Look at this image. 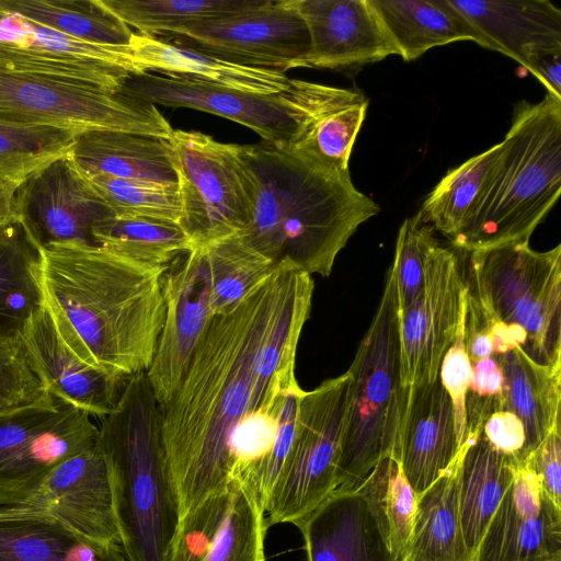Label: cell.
<instances>
[{"label": "cell", "mask_w": 561, "mask_h": 561, "mask_svg": "<svg viewBox=\"0 0 561 561\" xmlns=\"http://www.w3.org/2000/svg\"><path fill=\"white\" fill-rule=\"evenodd\" d=\"M0 561H128L119 543L91 540L55 516L0 507Z\"/></svg>", "instance_id": "obj_28"}, {"label": "cell", "mask_w": 561, "mask_h": 561, "mask_svg": "<svg viewBox=\"0 0 561 561\" xmlns=\"http://www.w3.org/2000/svg\"><path fill=\"white\" fill-rule=\"evenodd\" d=\"M525 465L537 478L542 491L561 507V431L557 425L531 453Z\"/></svg>", "instance_id": "obj_46"}, {"label": "cell", "mask_w": 561, "mask_h": 561, "mask_svg": "<svg viewBox=\"0 0 561 561\" xmlns=\"http://www.w3.org/2000/svg\"><path fill=\"white\" fill-rule=\"evenodd\" d=\"M267 528L255 496L232 481L180 518L168 561H265Z\"/></svg>", "instance_id": "obj_17"}, {"label": "cell", "mask_w": 561, "mask_h": 561, "mask_svg": "<svg viewBox=\"0 0 561 561\" xmlns=\"http://www.w3.org/2000/svg\"><path fill=\"white\" fill-rule=\"evenodd\" d=\"M494 356L504 376L501 410L522 421L528 459L552 428L561 425V367L537 364L520 348Z\"/></svg>", "instance_id": "obj_30"}, {"label": "cell", "mask_w": 561, "mask_h": 561, "mask_svg": "<svg viewBox=\"0 0 561 561\" xmlns=\"http://www.w3.org/2000/svg\"><path fill=\"white\" fill-rule=\"evenodd\" d=\"M210 272V312H222L248 295L279 265L238 234L205 247Z\"/></svg>", "instance_id": "obj_38"}, {"label": "cell", "mask_w": 561, "mask_h": 561, "mask_svg": "<svg viewBox=\"0 0 561 561\" xmlns=\"http://www.w3.org/2000/svg\"><path fill=\"white\" fill-rule=\"evenodd\" d=\"M462 447L451 400L439 377L402 388L393 457L417 497L454 467Z\"/></svg>", "instance_id": "obj_20"}, {"label": "cell", "mask_w": 561, "mask_h": 561, "mask_svg": "<svg viewBox=\"0 0 561 561\" xmlns=\"http://www.w3.org/2000/svg\"><path fill=\"white\" fill-rule=\"evenodd\" d=\"M19 184L0 179V231L18 224L15 194Z\"/></svg>", "instance_id": "obj_49"}, {"label": "cell", "mask_w": 561, "mask_h": 561, "mask_svg": "<svg viewBox=\"0 0 561 561\" xmlns=\"http://www.w3.org/2000/svg\"><path fill=\"white\" fill-rule=\"evenodd\" d=\"M119 545L128 561H168L180 522L165 466L160 407L146 373L128 377L114 409L101 417Z\"/></svg>", "instance_id": "obj_4"}, {"label": "cell", "mask_w": 561, "mask_h": 561, "mask_svg": "<svg viewBox=\"0 0 561 561\" xmlns=\"http://www.w3.org/2000/svg\"><path fill=\"white\" fill-rule=\"evenodd\" d=\"M463 279L484 317L493 355L520 348L537 364L561 367V244L470 252Z\"/></svg>", "instance_id": "obj_6"}, {"label": "cell", "mask_w": 561, "mask_h": 561, "mask_svg": "<svg viewBox=\"0 0 561 561\" xmlns=\"http://www.w3.org/2000/svg\"><path fill=\"white\" fill-rule=\"evenodd\" d=\"M348 369L352 400L335 491L357 488L381 459L393 457L396 449L402 387L398 305L390 268L379 306Z\"/></svg>", "instance_id": "obj_7"}, {"label": "cell", "mask_w": 561, "mask_h": 561, "mask_svg": "<svg viewBox=\"0 0 561 561\" xmlns=\"http://www.w3.org/2000/svg\"><path fill=\"white\" fill-rule=\"evenodd\" d=\"M353 375L304 390L295 434L265 508L267 527L296 525L336 490V468L347 428Z\"/></svg>", "instance_id": "obj_8"}, {"label": "cell", "mask_w": 561, "mask_h": 561, "mask_svg": "<svg viewBox=\"0 0 561 561\" xmlns=\"http://www.w3.org/2000/svg\"><path fill=\"white\" fill-rule=\"evenodd\" d=\"M70 156L87 176L108 175L178 185L174 152L169 139L107 129L77 133Z\"/></svg>", "instance_id": "obj_26"}, {"label": "cell", "mask_w": 561, "mask_h": 561, "mask_svg": "<svg viewBox=\"0 0 561 561\" xmlns=\"http://www.w3.org/2000/svg\"><path fill=\"white\" fill-rule=\"evenodd\" d=\"M18 506L46 512L91 540L119 543L108 469L98 442L56 466Z\"/></svg>", "instance_id": "obj_19"}, {"label": "cell", "mask_w": 561, "mask_h": 561, "mask_svg": "<svg viewBox=\"0 0 561 561\" xmlns=\"http://www.w3.org/2000/svg\"><path fill=\"white\" fill-rule=\"evenodd\" d=\"M463 322L465 306L455 340L445 353L439 367V380L451 400L456 431L461 446L466 444L468 437L466 400L471 376V365L463 341Z\"/></svg>", "instance_id": "obj_45"}, {"label": "cell", "mask_w": 561, "mask_h": 561, "mask_svg": "<svg viewBox=\"0 0 561 561\" xmlns=\"http://www.w3.org/2000/svg\"><path fill=\"white\" fill-rule=\"evenodd\" d=\"M403 561H470L459 522L456 462L417 497L412 537Z\"/></svg>", "instance_id": "obj_33"}, {"label": "cell", "mask_w": 561, "mask_h": 561, "mask_svg": "<svg viewBox=\"0 0 561 561\" xmlns=\"http://www.w3.org/2000/svg\"><path fill=\"white\" fill-rule=\"evenodd\" d=\"M0 12L100 45L128 47L134 34L100 0H0Z\"/></svg>", "instance_id": "obj_34"}, {"label": "cell", "mask_w": 561, "mask_h": 561, "mask_svg": "<svg viewBox=\"0 0 561 561\" xmlns=\"http://www.w3.org/2000/svg\"><path fill=\"white\" fill-rule=\"evenodd\" d=\"M128 27L164 36L191 25L221 20L262 7L267 0H100Z\"/></svg>", "instance_id": "obj_35"}, {"label": "cell", "mask_w": 561, "mask_h": 561, "mask_svg": "<svg viewBox=\"0 0 561 561\" xmlns=\"http://www.w3.org/2000/svg\"><path fill=\"white\" fill-rule=\"evenodd\" d=\"M181 202L179 224L194 248L234 236L250 222L253 196L234 144L173 129L169 138Z\"/></svg>", "instance_id": "obj_10"}, {"label": "cell", "mask_w": 561, "mask_h": 561, "mask_svg": "<svg viewBox=\"0 0 561 561\" xmlns=\"http://www.w3.org/2000/svg\"><path fill=\"white\" fill-rule=\"evenodd\" d=\"M561 192V100L520 101L480 197L450 241L466 252L529 242Z\"/></svg>", "instance_id": "obj_5"}, {"label": "cell", "mask_w": 561, "mask_h": 561, "mask_svg": "<svg viewBox=\"0 0 561 561\" xmlns=\"http://www.w3.org/2000/svg\"><path fill=\"white\" fill-rule=\"evenodd\" d=\"M482 435L515 466H523L526 462L525 428L522 421L512 412H493L483 423Z\"/></svg>", "instance_id": "obj_47"}, {"label": "cell", "mask_w": 561, "mask_h": 561, "mask_svg": "<svg viewBox=\"0 0 561 561\" xmlns=\"http://www.w3.org/2000/svg\"><path fill=\"white\" fill-rule=\"evenodd\" d=\"M0 65L48 78L118 91L133 71L104 61L70 57L0 41Z\"/></svg>", "instance_id": "obj_41"}, {"label": "cell", "mask_w": 561, "mask_h": 561, "mask_svg": "<svg viewBox=\"0 0 561 561\" xmlns=\"http://www.w3.org/2000/svg\"><path fill=\"white\" fill-rule=\"evenodd\" d=\"M310 38L304 68L353 69L398 55L368 0H294Z\"/></svg>", "instance_id": "obj_22"}, {"label": "cell", "mask_w": 561, "mask_h": 561, "mask_svg": "<svg viewBox=\"0 0 561 561\" xmlns=\"http://www.w3.org/2000/svg\"><path fill=\"white\" fill-rule=\"evenodd\" d=\"M500 150L496 144L449 170L423 202V219L450 241L469 219Z\"/></svg>", "instance_id": "obj_36"}, {"label": "cell", "mask_w": 561, "mask_h": 561, "mask_svg": "<svg viewBox=\"0 0 561 561\" xmlns=\"http://www.w3.org/2000/svg\"><path fill=\"white\" fill-rule=\"evenodd\" d=\"M114 216H148L179 221L181 202L178 185L118 179L88 178Z\"/></svg>", "instance_id": "obj_42"}, {"label": "cell", "mask_w": 561, "mask_h": 561, "mask_svg": "<svg viewBox=\"0 0 561 561\" xmlns=\"http://www.w3.org/2000/svg\"><path fill=\"white\" fill-rule=\"evenodd\" d=\"M358 488L373 504L392 552L403 561L412 537L417 496L398 460L381 459Z\"/></svg>", "instance_id": "obj_39"}, {"label": "cell", "mask_w": 561, "mask_h": 561, "mask_svg": "<svg viewBox=\"0 0 561 561\" xmlns=\"http://www.w3.org/2000/svg\"><path fill=\"white\" fill-rule=\"evenodd\" d=\"M162 329L146 371L160 408L178 387L211 317V283L205 247L193 248L170 264L162 277Z\"/></svg>", "instance_id": "obj_16"}, {"label": "cell", "mask_w": 561, "mask_h": 561, "mask_svg": "<svg viewBox=\"0 0 561 561\" xmlns=\"http://www.w3.org/2000/svg\"><path fill=\"white\" fill-rule=\"evenodd\" d=\"M0 123L119 130L169 139L173 128L157 106L101 87L0 65Z\"/></svg>", "instance_id": "obj_9"}, {"label": "cell", "mask_w": 561, "mask_h": 561, "mask_svg": "<svg viewBox=\"0 0 561 561\" xmlns=\"http://www.w3.org/2000/svg\"><path fill=\"white\" fill-rule=\"evenodd\" d=\"M76 134L56 126L0 123V179L21 185L35 171L67 154Z\"/></svg>", "instance_id": "obj_40"}, {"label": "cell", "mask_w": 561, "mask_h": 561, "mask_svg": "<svg viewBox=\"0 0 561 561\" xmlns=\"http://www.w3.org/2000/svg\"><path fill=\"white\" fill-rule=\"evenodd\" d=\"M38 253L21 225L0 231V331L18 333L41 306Z\"/></svg>", "instance_id": "obj_37"}, {"label": "cell", "mask_w": 561, "mask_h": 561, "mask_svg": "<svg viewBox=\"0 0 561 561\" xmlns=\"http://www.w3.org/2000/svg\"><path fill=\"white\" fill-rule=\"evenodd\" d=\"M19 335L48 393L98 417L114 409L126 380L80 358L62 340L43 305L26 318Z\"/></svg>", "instance_id": "obj_21"}, {"label": "cell", "mask_w": 561, "mask_h": 561, "mask_svg": "<svg viewBox=\"0 0 561 561\" xmlns=\"http://www.w3.org/2000/svg\"><path fill=\"white\" fill-rule=\"evenodd\" d=\"M517 466L482 435L468 432L456 461V488L461 533L470 561L497 506L510 488Z\"/></svg>", "instance_id": "obj_29"}, {"label": "cell", "mask_w": 561, "mask_h": 561, "mask_svg": "<svg viewBox=\"0 0 561 561\" xmlns=\"http://www.w3.org/2000/svg\"><path fill=\"white\" fill-rule=\"evenodd\" d=\"M164 38L232 64L284 72L302 67L310 50L308 28L294 0H267L255 10L194 24Z\"/></svg>", "instance_id": "obj_12"}, {"label": "cell", "mask_w": 561, "mask_h": 561, "mask_svg": "<svg viewBox=\"0 0 561 561\" xmlns=\"http://www.w3.org/2000/svg\"><path fill=\"white\" fill-rule=\"evenodd\" d=\"M4 13L0 12V21L3 19Z\"/></svg>", "instance_id": "obj_50"}, {"label": "cell", "mask_w": 561, "mask_h": 561, "mask_svg": "<svg viewBox=\"0 0 561 561\" xmlns=\"http://www.w3.org/2000/svg\"><path fill=\"white\" fill-rule=\"evenodd\" d=\"M253 196V214L237 233L275 264L328 277L357 228L380 210L350 171L322 168L265 141L236 145Z\"/></svg>", "instance_id": "obj_3"}, {"label": "cell", "mask_w": 561, "mask_h": 561, "mask_svg": "<svg viewBox=\"0 0 561 561\" xmlns=\"http://www.w3.org/2000/svg\"><path fill=\"white\" fill-rule=\"evenodd\" d=\"M302 117L286 148L325 169L347 172L356 137L368 108L362 91L298 80Z\"/></svg>", "instance_id": "obj_25"}, {"label": "cell", "mask_w": 561, "mask_h": 561, "mask_svg": "<svg viewBox=\"0 0 561 561\" xmlns=\"http://www.w3.org/2000/svg\"><path fill=\"white\" fill-rule=\"evenodd\" d=\"M466 287L455 251L438 244L428 261L416 299L398 311L401 387L432 383L455 340Z\"/></svg>", "instance_id": "obj_14"}, {"label": "cell", "mask_w": 561, "mask_h": 561, "mask_svg": "<svg viewBox=\"0 0 561 561\" xmlns=\"http://www.w3.org/2000/svg\"><path fill=\"white\" fill-rule=\"evenodd\" d=\"M296 526L307 561H402L358 486L335 491Z\"/></svg>", "instance_id": "obj_24"}, {"label": "cell", "mask_w": 561, "mask_h": 561, "mask_svg": "<svg viewBox=\"0 0 561 561\" xmlns=\"http://www.w3.org/2000/svg\"><path fill=\"white\" fill-rule=\"evenodd\" d=\"M438 244L434 228L423 219L420 210L402 222L389 267L393 275L398 311L410 306L420 295L430 257Z\"/></svg>", "instance_id": "obj_43"}, {"label": "cell", "mask_w": 561, "mask_h": 561, "mask_svg": "<svg viewBox=\"0 0 561 561\" xmlns=\"http://www.w3.org/2000/svg\"><path fill=\"white\" fill-rule=\"evenodd\" d=\"M547 89V93L561 100V53L540 58L528 70Z\"/></svg>", "instance_id": "obj_48"}, {"label": "cell", "mask_w": 561, "mask_h": 561, "mask_svg": "<svg viewBox=\"0 0 561 561\" xmlns=\"http://www.w3.org/2000/svg\"><path fill=\"white\" fill-rule=\"evenodd\" d=\"M130 55L141 72L180 77L257 94L287 91L286 72L232 64L160 37L134 33Z\"/></svg>", "instance_id": "obj_27"}, {"label": "cell", "mask_w": 561, "mask_h": 561, "mask_svg": "<svg viewBox=\"0 0 561 561\" xmlns=\"http://www.w3.org/2000/svg\"><path fill=\"white\" fill-rule=\"evenodd\" d=\"M471 24L480 46L504 54L529 70L561 53V11L548 0H449Z\"/></svg>", "instance_id": "obj_23"}, {"label": "cell", "mask_w": 561, "mask_h": 561, "mask_svg": "<svg viewBox=\"0 0 561 561\" xmlns=\"http://www.w3.org/2000/svg\"><path fill=\"white\" fill-rule=\"evenodd\" d=\"M397 53L412 61L436 46L480 38L449 0H368Z\"/></svg>", "instance_id": "obj_31"}, {"label": "cell", "mask_w": 561, "mask_h": 561, "mask_svg": "<svg viewBox=\"0 0 561 561\" xmlns=\"http://www.w3.org/2000/svg\"><path fill=\"white\" fill-rule=\"evenodd\" d=\"M98 245L140 265L167 271L194 247L179 221L148 216H110L92 229Z\"/></svg>", "instance_id": "obj_32"}, {"label": "cell", "mask_w": 561, "mask_h": 561, "mask_svg": "<svg viewBox=\"0 0 561 561\" xmlns=\"http://www.w3.org/2000/svg\"><path fill=\"white\" fill-rule=\"evenodd\" d=\"M93 417L48 392L0 415V507L23 504L56 466L94 445Z\"/></svg>", "instance_id": "obj_11"}, {"label": "cell", "mask_w": 561, "mask_h": 561, "mask_svg": "<svg viewBox=\"0 0 561 561\" xmlns=\"http://www.w3.org/2000/svg\"><path fill=\"white\" fill-rule=\"evenodd\" d=\"M47 393L24 351L19 332L0 331V415Z\"/></svg>", "instance_id": "obj_44"}, {"label": "cell", "mask_w": 561, "mask_h": 561, "mask_svg": "<svg viewBox=\"0 0 561 561\" xmlns=\"http://www.w3.org/2000/svg\"><path fill=\"white\" fill-rule=\"evenodd\" d=\"M473 561H561V507L525 463L516 468Z\"/></svg>", "instance_id": "obj_18"}, {"label": "cell", "mask_w": 561, "mask_h": 561, "mask_svg": "<svg viewBox=\"0 0 561 561\" xmlns=\"http://www.w3.org/2000/svg\"><path fill=\"white\" fill-rule=\"evenodd\" d=\"M69 152L35 171L16 191L18 224L36 250L65 242L98 245L93 226L113 215Z\"/></svg>", "instance_id": "obj_15"}, {"label": "cell", "mask_w": 561, "mask_h": 561, "mask_svg": "<svg viewBox=\"0 0 561 561\" xmlns=\"http://www.w3.org/2000/svg\"><path fill=\"white\" fill-rule=\"evenodd\" d=\"M310 274L283 263L210 317L160 408L165 466L180 518L232 481L254 488L295 432L304 389L296 353L310 316Z\"/></svg>", "instance_id": "obj_1"}, {"label": "cell", "mask_w": 561, "mask_h": 561, "mask_svg": "<svg viewBox=\"0 0 561 561\" xmlns=\"http://www.w3.org/2000/svg\"><path fill=\"white\" fill-rule=\"evenodd\" d=\"M37 253L41 305L67 345L115 378L146 373L163 323L165 271L79 242Z\"/></svg>", "instance_id": "obj_2"}, {"label": "cell", "mask_w": 561, "mask_h": 561, "mask_svg": "<svg viewBox=\"0 0 561 561\" xmlns=\"http://www.w3.org/2000/svg\"><path fill=\"white\" fill-rule=\"evenodd\" d=\"M118 92L154 105L194 108L228 118L282 149L290 146L302 116L297 79H291L287 91L257 94L186 78L142 72L127 78Z\"/></svg>", "instance_id": "obj_13"}]
</instances>
